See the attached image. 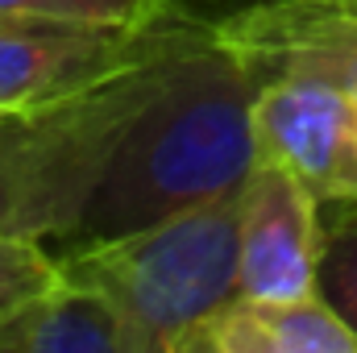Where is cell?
Wrapping results in <instances>:
<instances>
[{"mask_svg":"<svg viewBox=\"0 0 357 353\" xmlns=\"http://www.w3.org/2000/svg\"><path fill=\"white\" fill-rule=\"evenodd\" d=\"M254 100L258 80L237 50L212 25H195L112 150L75 233L50 254L112 241L241 191L258 167Z\"/></svg>","mask_w":357,"mask_h":353,"instance_id":"obj_1","label":"cell"},{"mask_svg":"<svg viewBox=\"0 0 357 353\" xmlns=\"http://www.w3.org/2000/svg\"><path fill=\"white\" fill-rule=\"evenodd\" d=\"M237 204L241 191L195 204L137 233L59 250L63 278L96 287L129 324L137 353H183L237 287Z\"/></svg>","mask_w":357,"mask_h":353,"instance_id":"obj_2","label":"cell"},{"mask_svg":"<svg viewBox=\"0 0 357 353\" xmlns=\"http://www.w3.org/2000/svg\"><path fill=\"white\" fill-rule=\"evenodd\" d=\"M191 29V21L167 17L158 42L125 71L46 108L0 117V158L17 183L21 225L29 241L54 250L75 233L112 150L162 84L175 50Z\"/></svg>","mask_w":357,"mask_h":353,"instance_id":"obj_3","label":"cell"},{"mask_svg":"<svg viewBox=\"0 0 357 353\" xmlns=\"http://www.w3.org/2000/svg\"><path fill=\"white\" fill-rule=\"evenodd\" d=\"M154 25H84V21H0V112H29L91 88L137 63L162 33Z\"/></svg>","mask_w":357,"mask_h":353,"instance_id":"obj_4","label":"cell"},{"mask_svg":"<svg viewBox=\"0 0 357 353\" xmlns=\"http://www.w3.org/2000/svg\"><path fill=\"white\" fill-rule=\"evenodd\" d=\"M320 195L282 163L258 158L237 204V287L254 299L316 295Z\"/></svg>","mask_w":357,"mask_h":353,"instance_id":"obj_5","label":"cell"},{"mask_svg":"<svg viewBox=\"0 0 357 353\" xmlns=\"http://www.w3.org/2000/svg\"><path fill=\"white\" fill-rule=\"evenodd\" d=\"M258 158L282 163L320 200L357 204V96L312 75H278L254 100Z\"/></svg>","mask_w":357,"mask_h":353,"instance_id":"obj_6","label":"cell"},{"mask_svg":"<svg viewBox=\"0 0 357 353\" xmlns=\"http://www.w3.org/2000/svg\"><path fill=\"white\" fill-rule=\"evenodd\" d=\"M0 353H137V341L96 287L54 274L0 316Z\"/></svg>","mask_w":357,"mask_h":353,"instance_id":"obj_7","label":"cell"},{"mask_svg":"<svg viewBox=\"0 0 357 353\" xmlns=\"http://www.w3.org/2000/svg\"><path fill=\"white\" fill-rule=\"evenodd\" d=\"M183 353H357L354 329L320 299H229Z\"/></svg>","mask_w":357,"mask_h":353,"instance_id":"obj_8","label":"cell"},{"mask_svg":"<svg viewBox=\"0 0 357 353\" xmlns=\"http://www.w3.org/2000/svg\"><path fill=\"white\" fill-rule=\"evenodd\" d=\"M320 216H324V237L316 266V295L357 337V204L320 200Z\"/></svg>","mask_w":357,"mask_h":353,"instance_id":"obj_9","label":"cell"},{"mask_svg":"<svg viewBox=\"0 0 357 353\" xmlns=\"http://www.w3.org/2000/svg\"><path fill=\"white\" fill-rule=\"evenodd\" d=\"M171 0H0V21H84V25H154Z\"/></svg>","mask_w":357,"mask_h":353,"instance_id":"obj_10","label":"cell"},{"mask_svg":"<svg viewBox=\"0 0 357 353\" xmlns=\"http://www.w3.org/2000/svg\"><path fill=\"white\" fill-rule=\"evenodd\" d=\"M59 274L50 246L25 241V237H0V316L25 299L29 291L46 287Z\"/></svg>","mask_w":357,"mask_h":353,"instance_id":"obj_11","label":"cell"},{"mask_svg":"<svg viewBox=\"0 0 357 353\" xmlns=\"http://www.w3.org/2000/svg\"><path fill=\"white\" fill-rule=\"evenodd\" d=\"M0 237H25V225H21V195H17V183L8 175L4 158H0ZM29 241V237H25Z\"/></svg>","mask_w":357,"mask_h":353,"instance_id":"obj_12","label":"cell"},{"mask_svg":"<svg viewBox=\"0 0 357 353\" xmlns=\"http://www.w3.org/2000/svg\"><path fill=\"white\" fill-rule=\"evenodd\" d=\"M354 4H357V0H354Z\"/></svg>","mask_w":357,"mask_h":353,"instance_id":"obj_13","label":"cell"}]
</instances>
